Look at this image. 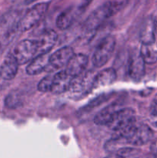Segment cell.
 I'll return each mask as SVG.
<instances>
[{
    "instance_id": "obj_1",
    "label": "cell",
    "mask_w": 157,
    "mask_h": 158,
    "mask_svg": "<svg viewBox=\"0 0 157 158\" xmlns=\"http://www.w3.org/2000/svg\"><path fill=\"white\" fill-rule=\"evenodd\" d=\"M153 135V131L148 125L135 124V123L114 134V136H119L126 139L128 144L132 146L146 144L152 140Z\"/></svg>"
},
{
    "instance_id": "obj_2",
    "label": "cell",
    "mask_w": 157,
    "mask_h": 158,
    "mask_svg": "<svg viewBox=\"0 0 157 158\" xmlns=\"http://www.w3.org/2000/svg\"><path fill=\"white\" fill-rule=\"evenodd\" d=\"M97 73L92 70L83 73L72 79L69 90L72 97H83L90 94L95 89Z\"/></svg>"
},
{
    "instance_id": "obj_3",
    "label": "cell",
    "mask_w": 157,
    "mask_h": 158,
    "mask_svg": "<svg viewBox=\"0 0 157 158\" xmlns=\"http://www.w3.org/2000/svg\"><path fill=\"white\" fill-rule=\"evenodd\" d=\"M115 47V38L112 35L105 37L96 46L92 58L95 67L105 66L113 54Z\"/></svg>"
},
{
    "instance_id": "obj_4",
    "label": "cell",
    "mask_w": 157,
    "mask_h": 158,
    "mask_svg": "<svg viewBox=\"0 0 157 158\" xmlns=\"http://www.w3.org/2000/svg\"><path fill=\"white\" fill-rule=\"evenodd\" d=\"M48 8L49 3L47 2H40L31 7L20 19L18 23L19 30L26 32L33 28L46 15Z\"/></svg>"
},
{
    "instance_id": "obj_5",
    "label": "cell",
    "mask_w": 157,
    "mask_h": 158,
    "mask_svg": "<svg viewBox=\"0 0 157 158\" xmlns=\"http://www.w3.org/2000/svg\"><path fill=\"white\" fill-rule=\"evenodd\" d=\"M37 53L36 41L24 40L17 43L12 52V55L18 65L29 63Z\"/></svg>"
},
{
    "instance_id": "obj_6",
    "label": "cell",
    "mask_w": 157,
    "mask_h": 158,
    "mask_svg": "<svg viewBox=\"0 0 157 158\" xmlns=\"http://www.w3.org/2000/svg\"><path fill=\"white\" fill-rule=\"evenodd\" d=\"M135 123V111L132 108H121L114 114L106 126L114 132H116Z\"/></svg>"
},
{
    "instance_id": "obj_7",
    "label": "cell",
    "mask_w": 157,
    "mask_h": 158,
    "mask_svg": "<svg viewBox=\"0 0 157 158\" xmlns=\"http://www.w3.org/2000/svg\"><path fill=\"white\" fill-rule=\"evenodd\" d=\"M18 63L12 53L9 54L0 66V89H5L9 86L18 72Z\"/></svg>"
},
{
    "instance_id": "obj_8",
    "label": "cell",
    "mask_w": 157,
    "mask_h": 158,
    "mask_svg": "<svg viewBox=\"0 0 157 158\" xmlns=\"http://www.w3.org/2000/svg\"><path fill=\"white\" fill-rule=\"evenodd\" d=\"M111 15L106 4L102 5L93 11L84 22L85 29L87 31H94L98 29Z\"/></svg>"
},
{
    "instance_id": "obj_9",
    "label": "cell",
    "mask_w": 157,
    "mask_h": 158,
    "mask_svg": "<svg viewBox=\"0 0 157 158\" xmlns=\"http://www.w3.org/2000/svg\"><path fill=\"white\" fill-rule=\"evenodd\" d=\"M74 54L73 49L70 46H64L58 49L50 55L49 64L46 70L52 71L66 66Z\"/></svg>"
},
{
    "instance_id": "obj_10",
    "label": "cell",
    "mask_w": 157,
    "mask_h": 158,
    "mask_svg": "<svg viewBox=\"0 0 157 158\" xmlns=\"http://www.w3.org/2000/svg\"><path fill=\"white\" fill-rule=\"evenodd\" d=\"M146 63L143 60L139 51H134L130 56L128 66V73L131 79L139 81L143 79L146 72Z\"/></svg>"
},
{
    "instance_id": "obj_11",
    "label": "cell",
    "mask_w": 157,
    "mask_h": 158,
    "mask_svg": "<svg viewBox=\"0 0 157 158\" xmlns=\"http://www.w3.org/2000/svg\"><path fill=\"white\" fill-rule=\"evenodd\" d=\"M88 60L87 56L83 53L74 54L66 66L65 70L74 78L81 75L85 72L87 66Z\"/></svg>"
},
{
    "instance_id": "obj_12",
    "label": "cell",
    "mask_w": 157,
    "mask_h": 158,
    "mask_svg": "<svg viewBox=\"0 0 157 158\" xmlns=\"http://www.w3.org/2000/svg\"><path fill=\"white\" fill-rule=\"evenodd\" d=\"M57 40H58V35L55 31L52 29L44 31L36 41L37 53H49V51L56 43Z\"/></svg>"
},
{
    "instance_id": "obj_13",
    "label": "cell",
    "mask_w": 157,
    "mask_h": 158,
    "mask_svg": "<svg viewBox=\"0 0 157 158\" xmlns=\"http://www.w3.org/2000/svg\"><path fill=\"white\" fill-rule=\"evenodd\" d=\"M73 77L66 70H62L53 76L51 92L54 94H60L69 90Z\"/></svg>"
},
{
    "instance_id": "obj_14",
    "label": "cell",
    "mask_w": 157,
    "mask_h": 158,
    "mask_svg": "<svg viewBox=\"0 0 157 158\" xmlns=\"http://www.w3.org/2000/svg\"><path fill=\"white\" fill-rule=\"evenodd\" d=\"M49 57L50 55H49V53L38 54L27 65L26 69V73L29 75L34 76L46 70L49 64Z\"/></svg>"
},
{
    "instance_id": "obj_15",
    "label": "cell",
    "mask_w": 157,
    "mask_h": 158,
    "mask_svg": "<svg viewBox=\"0 0 157 158\" xmlns=\"http://www.w3.org/2000/svg\"><path fill=\"white\" fill-rule=\"evenodd\" d=\"M155 19L152 17H148L143 23L140 29L139 40L142 44L152 45L155 42Z\"/></svg>"
},
{
    "instance_id": "obj_16",
    "label": "cell",
    "mask_w": 157,
    "mask_h": 158,
    "mask_svg": "<svg viewBox=\"0 0 157 158\" xmlns=\"http://www.w3.org/2000/svg\"><path fill=\"white\" fill-rule=\"evenodd\" d=\"M121 109V103H113L106 106L94 117V122L97 125H107L114 114Z\"/></svg>"
},
{
    "instance_id": "obj_17",
    "label": "cell",
    "mask_w": 157,
    "mask_h": 158,
    "mask_svg": "<svg viewBox=\"0 0 157 158\" xmlns=\"http://www.w3.org/2000/svg\"><path fill=\"white\" fill-rule=\"evenodd\" d=\"M79 12L80 11L78 10V9L75 11L73 8H69L62 12L56 19V26L62 30L69 29L72 26L75 19L76 18L75 17L76 14Z\"/></svg>"
},
{
    "instance_id": "obj_18",
    "label": "cell",
    "mask_w": 157,
    "mask_h": 158,
    "mask_svg": "<svg viewBox=\"0 0 157 158\" xmlns=\"http://www.w3.org/2000/svg\"><path fill=\"white\" fill-rule=\"evenodd\" d=\"M116 80V73L112 68H107L97 73L95 88L106 86L113 83Z\"/></svg>"
},
{
    "instance_id": "obj_19",
    "label": "cell",
    "mask_w": 157,
    "mask_h": 158,
    "mask_svg": "<svg viewBox=\"0 0 157 158\" xmlns=\"http://www.w3.org/2000/svg\"><path fill=\"white\" fill-rule=\"evenodd\" d=\"M143 60L147 64H153L157 62V50L152 47V45H142L139 50Z\"/></svg>"
},
{
    "instance_id": "obj_20",
    "label": "cell",
    "mask_w": 157,
    "mask_h": 158,
    "mask_svg": "<svg viewBox=\"0 0 157 158\" xmlns=\"http://www.w3.org/2000/svg\"><path fill=\"white\" fill-rule=\"evenodd\" d=\"M22 104V96L18 91H12L6 96L5 105L9 109H16Z\"/></svg>"
},
{
    "instance_id": "obj_21",
    "label": "cell",
    "mask_w": 157,
    "mask_h": 158,
    "mask_svg": "<svg viewBox=\"0 0 157 158\" xmlns=\"http://www.w3.org/2000/svg\"><path fill=\"white\" fill-rule=\"evenodd\" d=\"M128 2L129 0H108L105 2V4L112 17L124 9Z\"/></svg>"
},
{
    "instance_id": "obj_22",
    "label": "cell",
    "mask_w": 157,
    "mask_h": 158,
    "mask_svg": "<svg viewBox=\"0 0 157 158\" xmlns=\"http://www.w3.org/2000/svg\"><path fill=\"white\" fill-rule=\"evenodd\" d=\"M115 154H117L119 158H140L141 157L138 150L128 147L122 148Z\"/></svg>"
},
{
    "instance_id": "obj_23",
    "label": "cell",
    "mask_w": 157,
    "mask_h": 158,
    "mask_svg": "<svg viewBox=\"0 0 157 158\" xmlns=\"http://www.w3.org/2000/svg\"><path fill=\"white\" fill-rule=\"evenodd\" d=\"M52 80H53V76L47 75L42 80H40V82L38 84V91L42 93L51 92Z\"/></svg>"
},
{
    "instance_id": "obj_24",
    "label": "cell",
    "mask_w": 157,
    "mask_h": 158,
    "mask_svg": "<svg viewBox=\"0 0 157 158\" xmlns=\"http://www.w3.org/2000/svg\"><path fill=\"white\" fill-rule=\"evenodd\" d=\"M109 97H110V94H103V95L99 96V97H98L97 98L94 99L92 102L89 103V104L88 105V106L90 108L95 107V106L101 104L103 102L106 101V100L109 98Z\"/></svg>"
},
{
    "instance_id": "obj_25",
    "label": "cell",
    "mask_w": 157,
    "mask_h": 158,
    "mask_svg": "<svg viewBox=\"0 0 157 158\" xmlns=\"http://www.w3.org/2000/svg\"><path fill=\"white\" fill-rule=\"evenodd\" d=\"M150 114L151 115H157V99L154 100L151 104Z\"/></svg>"
},
{
    "instance_id": "obj_26",
    "label": "cell",
    "mask_w": 157,
    "mask_h": 158,
    "mask_svg": "<svg viewBox=\"0 0 157 158\" xmlns=\"http://www.w3.org/2000/svg\"><path fill=\"white\" fill-rule=\"evenodd\" d=\"M150 150L152 154H153L154 155L157 156V139L154 140V141H152V143H151Z\"/></svg>"
},
{
    "instance_id": "obj_27",
    "label": "cell",
    "mask_w": 157,
    "mask_h": 158,
    "mask_svg": "<svg viewBox=\"0 0 157 158\" xmlns=\"http://www.w3.org/2000/svg\"><path fill=\"white\" fill-rule=\"evenodd\" d=\"M150 122L154 127H157V115H151L150 114Z\"/></svg>"
},
{
    "instance_id": "obj_28",
    "label": "cell",
    "mask_w": 157,
    "mask_h": 158,
    "mask_svg": "<svg viewBox=\"0 0 157 158\" xmlns=\"http://www.w3.org/2000/svg\"><path fill=\"white\" fill-rule=\"evenodd\" d=\"M140 158H157V156L154 155L153 154H151L146 156H143V157H140Z\"/></svg>"
},
{
    "instance_id": "obj_29",
    "label": "cell",
    "mask_w": 157,
    "mask_h": 158,
    "mask_svg": "<svg viewBox=\"0 0 157 158\" xmlns=\"http://www.w3.org/2000/svg\"><path fill=\"white\" fill-rule=\"evenodd\" d=\"M105 158H119V157L117 156L116 154H111L110 155L107 156V157H106Z\"/></svg>"
},
{
    "instance_id": "obj_30",
    "label": "cell",
    "mask_w": 157,
    "mask_h": 158,
    "mask_svg": "<svg viewBox=\"0 0 157 158\" xmlns=\"http://www.w3.org/2000/svg\"><path fill=\"white\" fill-rule=\"evenodd\" d=\"M155 35H157V19H155Z\"/></svg>"
},
{
    "instance_id": "obj_31",
    "label": "cell",
    "mask_w": 157,
    "mask_h": 158,
    "mask_svg": "<svg viewBox=\"0 0 157 158\" xmlns=\"http://www.w3.org/2000/svg\"><path fill=\"white\" fill-rule=\"evenodd\" d=\"M0 49H1V43H0Z\"/></svg>"
}]
</instances>
